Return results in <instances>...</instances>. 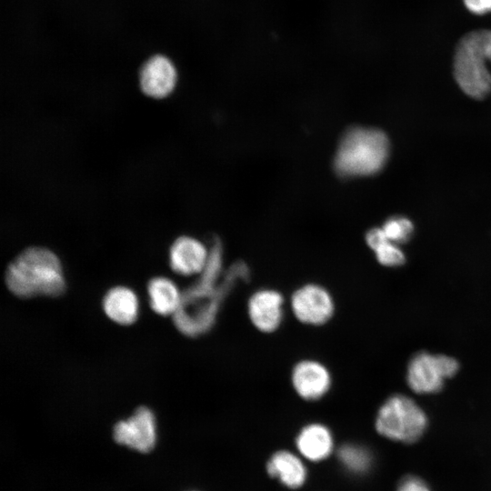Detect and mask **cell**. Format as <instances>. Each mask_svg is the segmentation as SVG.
Segmentation results:
<instances>
[{
    "mask_svg": "<svg viewBox=\"0 0 491 491\" xmlns=\"http://www.w3.org/2000/svg\"><path fill=\"white\" fill-rule=\"evenodd\" d=\"M210 256L208 249L201 241L192 236H180L172 244L169 264L173 271L182 276L200 275Z\"/></svg>",
    "mask_w": 491,
    "mask_h": 491,
    "instance_id": "12",
    "label": "cell"
},
{
    "mask_svg": "<svg viewBox=\"0 0 491 491\" xmlns=\"http://www.w3.org/2000/svg\"><path fill=\"white\" fill-rule=\"evenodd\" d=\"M396 491H430V489L421 478L406 476L398 483Z\"/></svg>",
    "mask_w": 491,
    "mask_h": 491,
    "instance_id": "20",
    "label": "cell"
},
{
    "mask_svg": "<svg viewBox=\"0 0 491 491\" xmlns=\"http://www.w3.org/2000/svg\"><path fill=\"white\" fill-rule=\"evenodd\" d=\"M386 240L388 239L381 227L371 228L366 235V242L372 250Z\"/></svg>",
    "mask_w": 491,
    "mask_h": 491,
    "instance_id": "21",
    "label": "cell"
},
{
    "mask_svg": "<svg viewBox=\"0 0 491 491\" xmlns=\"http://www.w3.org/2000/svg\"><path fill=\"white\" fill-rule=\"evenodd\" d=\"M299 453L307 460L319 462L327 458L334 449L330 430L318 423L304 426L296 439Z\"/></svg>",
    "mask_w": 491,
    "mask_h": 491,
    "instance_id": "13",
    "label": "cell"
},
{
    "mask_svg": "<svg viewBox=\"0 0 491 491\" xmlns=\"http://www.w3.org/2000/svg\"><path fill=\"white\" fill-rule=\"evenodd\" d=\"M176 69L170 59L163 55L150 57L139 72L141 91L152 98H165L175 89Z\"/></svg>",
    "mask_w": 491,
    "mask_h": 491,
    "instance_id": "11",
    "label": "cell"
},
{
    "mask_svg": "<svg viewBox=\"0 0 491 491\" xmlns=\"http://www.w3.org/2000/svg\"><path fill=\"white\" fill-rule=\"evenodd\" d=\"M290 306L294 316L305 325L322 326L335 312V302L327 289L316 284L298 287L291 296Z\"/></svg>",
    "mask_w": 491,
    "mask_h": 491,
    "instance_id": "7",
    "label": "cell"
},
{
    "mask_svg": "<svg viewBox=\"0 0 491 491\" xmlns=\"http://www.w3.org/2000/svg\"><path fill=\"white\" fill-rule=\"evenodd\" d=\"M114 440L141 453L150 452L156 443V424L154 413L146 406L138 407L126 420L117 422L113 430Z\"/></svg>",
    "mask_w": 491,
    "mask_h": 491,
    "instance_id": "8",
    "label": "cell"
},
{
    "mask_svg": "<svg viewBox=\"0 0 491 491\" xmlns=\"http://www.w3.org/2000/svg\"><path fill=\"white\" fill-rule=\"evenodd\" d=\"M491 30L473 31L457 44L454 55V77L468 96L481 100L491 93Z\"/></svg>",
    "mask_w": 491,
    "mask_h": 491,
    "instance_id": "4",
    "label": "cell"
},
{
    "mask_svg": "<svg viewBox=\"0 0 491 491\" xmlns=\"http://www.w3.org/2000/svg\"><path fill=\"white\" fill-rule=\"evenodd\" d=\"M337 457L343 467L355 475H363L372 465L370 451L359 445L345 444L337 450Z\"/></svg>",
    "mask_w": 491,
    "mask_h": 491,
    "instance_id": "17",
    "label": "cell"
},
{
    "mask_svg": "<svg viewBox=\"0 0 491 491\" xmlns=\"http://www.w3.org/2000/svg\"><path fill=\"white\" fill-rule=\"evenodd\" d=\"M147 292L152 309L159 315H174L180 306L182 293L168 278H152L148 282Z\"/></svg>",
    "mask_w": 491,
    "mask_h": 491,
    "instance_id": "16",
    "label": "cell"
},
{
    "mask_svg": "<svg viewBox=\"0 0 491 491\" xmlns=\"http://www.w3.org/2000/svg\"><path fill=\"white\" fill-rule=\"evenodd\" d=\"M248 274L247 266L241 262L224 271L222 246L218 240L214 241L205 268L198 279L182 293L180 306L173 315L176 328L190 337L209 331L229 289L239 279L246 280Z\"/></svg>",
    "mask_w": 491,
    "mask_h": 491,
    "instance_id": "1",
    "label": "cell"
},
{
    "mask_svg": "<svg viewBox=\"0 0 491 491\" xmlns=\"http://www.w3.org/2000/svg\"><path fill=\"white\" fill-rule=\"evenodd\" d=\"M390 152L387 135L380 129L349 128L337 146L334 166L342 177L369 176L386 165Z\"/></svg>",
    "mask_w": 491,
    "mask_h": 491,
    "instance_id": "3",
    "label": "cell"
},
{
    "mask_svg": "<svg viewBox=\"0 0 491 491\" xmlns=\"http://www.w3.org/2000/svg\"><path fill=\"white\" fill-rule=\"evenodd\" d=\"M379 264L386 266H399L406 261V256L397 244L386 240L373 250Z\"/></svg>",
    "mask_w": 491,
    "mask_h": 491,
    "instance_id": "19",
    "label": "cell"
},
{
    "mask_svg": "<svg viewBox=\"0 0 491 491\" xmlns=\"http://www.w3.org/2000/svg\"><path fill=\"white\" fill-rule=\"evenodd\" d=\"M8 289L16 296H57L65 289L62 266L49 249L33 246L21 252L5 273Z\"/></svg>",
    "mask_w": 491,
    "mask_h": 491,
    "instance_id": "2",
    "label": "cell"
},
{
    "mask_svg": "<svg viewBox=\"0 0 491 491\" xmlns=\"http://www.w3.org/2000/svg\"><path fill=\"white\" fill-rule=\"evenodd\" d=\"M376 429L383 436L403 443L418 440L427 426L423 409L404 395H394L380 406Z\"/></svg>",
    "mask_w": 491,
    "mask_h": 491,
    "instance_id": "5",
    "label": "cell"
},
{
    "mask_svg": "<svg viewBox=\"0 0 491 491\" xmlns=\"http://www.w3.org/2000/svg\"><path fill=\"white\" fill-rule=\"evenodd\" d=\"M382 230L386 238L395 244L406 243L414 233V225L406 217L394 215L385 221Z\"/></svg>",
    "mask_w": 491,
    "mask_h": 491,
    "instance_id": "18",
    "label": "cell"
},
{
    "mask_svg": "<svg viewBox=\"0 0 491 491\" xmlns=\"http://www.w3.org/2000/svg\"><path fill=\"white\" fill-rule=\"evenodd\" d=\"M106 316L120 325L133 324L138 316V300L135 294L125 286L111 288L103 299Z\"/></svg>",
    "mask_w": 491,
    "mask_h": 491,
    "instance_id": "15",
    "label": "cell"
},
{
    "mask_svg": "<svg viewBox=\"0 0 491 491\" xmlns=\"http://www.w3.org/2000/svg\"><path fill=\"white\" fill-rule=\"evenodd\" d=\"M285 299L275 289H259L247 302V315L251 324L262 333H272L281 326L285 314Z\"/></svg>",
    "mask_w": 491,
    "mask_h": 491,
    "instance_id": "9",
    "label": "cell"
},
{
    "mask_svg": "<svg viewBox=\"0 0 491 491\" xmlns=\"http://www.w3.org/2000/svg\"><path fill=\"white\" fill-rule=\"evenodd\" d=\"M291 382L301 398L315 401L327 394L331 387L332 377L328 368L321 362L304 359L294 366Z\"/></svg>",
    "mask_w": 491,
    "mask_h": 491,
    "instance_id": "10",
    "label": "cell"
},
{
    "mask_svg": "<svg viewBox=\"0 0 491 491\" xmlns=\"http://www.w3.org/2000/svg\"><path fill=\"white\" fill-rule=\"evenodd\" d=\"M458 369V362L449 356L420 352L407 365L406 382L416 394H435Z\"/></svg>",
    "mask_w": 491,
    "mask_h": 491,
    "instance_id": "6",
    "label": "cell"
},
{
    "mask_svg": "<svg viewBox=\"0 0 491 491\" xmlns=\"http://www.w3.org/2000/svg\"><path fill=\"white\" fill-rule=\"evenodd\" d=\"M464 3L473 14L484 15L491 12V0H464Z\"/></svg>",
    "mask_w": 491,
    "mask_h": 491,
    "instance_id": "22",
    "label": "cell"
},
{
    "mask_svg": "<svg viewBox=\"0 0 491 491\" xmlns=\"http://www.w3.org/2000/svg\"><path fill=\"white\" fill-rule=\"evenodd\" d=\"M266 471L270 476L292 489L303 486L307 476L302 460L286 450L277 451L271 456L266 464Z\"/></svg>",
    "mask_w": 491,
    "mask_h": 491,
    "instance_id": "14",
    "label": "cell"
}]
</instances>
